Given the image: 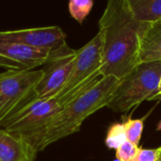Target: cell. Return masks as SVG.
Segmentation results:
<instances>
[{
  "mask_svg": "<svg viewBox=\"0 0 161 161\" xmlns=\"http://www.w3.org/2000/svg\"><path fill=\"white\" fill-rule=\"evenodd\" d=\"M147 24L135 16L127 0H107L99 20L103 39V77L121 80L139 64L140 39Z\"/></svg>",
  "mask_w": 161,
  "mask_h": 161,
  "instance_id": "obj_1",
  "label": "cell"
},
{
  "mask_svg": "<svg viewBox=\"0 0 161 161\" xmlns=\"http://www.w3.org/2000/svg\"><path fill=\"white\" fill-rule=\"evenodd\" d=\"M119 82V80L112 76L98 80L65 104L36 136L32 145L40 152L51 143L78 132L86 118L107 106Z\"/></svg>",
  "mask_w": 161,
  "mask_h": 161,
  "instance_id": "obj_2",
  "label": "cell"
},
{
  "mask_svg": "<svg viewBox=\"0 0 161 161\" xmlns=\"http://www.w3.org/2000/svg\"><path fill=\"white\" fill-rule=\"evenodd\" d=\"M161 80V62L139 63L119 85L106 107L126 112L145 100L152 101L158 91Z\"/></svg>",
  "mask_w": 161,
  "mask_h": 161,
  "instance_id": "obj_3",
  "label": "cell"
},
{
  "mask_svg": "<svg viewBox=\"0 0 161 161\" xmlns=\"http://www.w3.org/2000/svg\"><path fill=\"white\" fill-rule=\"evenodd\" d=\"M103 34L99 32L83 47L76 50L75 60L67 82L56 98L62 107L103 78Z\"/></svg>",
  "mask_w": 161,
  "mask_h": 161,
  "instance_id": "obj_4",
  "label": "cell"
},
{
  "mask_svg": "<svg viewBox=\"0 0 161 161\" xmlns=\"http://www.w3.org/2000/svg\"><path fill=\"white\" fill-rule=\"evenodd\" d=\"M43 75V69L0 73V125L35 99L34 89Z\"/></svg>",
  "mask_w": 161,
  "mask_h": 161,
  "instance_id": "obj_5",
  "label": "cell"
},
{
  "mask_svg": "<svg viewBox=\"0 0 161 161\" xmlns=\"http://www.w3.org/2000/svg\"><path fill=\"white\" fill-rule=\"evenodd\" d=\"M62 108L56 97L49 99L35 98L4 121L0 128L19 134L32 144L36 136Z\"/></svg>",
  "mask_w": 161,
  "mask_h": 161,
  "instance_id": "obj_6",
  "label": "cell"
},
{
  "mask_svg": "<svg viewBox=\"0 0 161 161\" xmlns=\"http://www.w3.org/2000/svg\"><path fill=\"white\" fill-rule=\"evenodd\" d=\"M76 50L68 46L51 54L42 68L44 75L34 89L36 99H49L59 95L71 73Z\"/></svg>",
  "mask_w": 161,
  "mask_h": 161,
  "instance_id": "obj_7",
  "label": "cell"
},
{
  "mask_svg": "<svg viewBox=\"0 0 161 161\" xmlns=\"http://www.w3.org/2000/svg\"><path fill=\"white\" fill-rule=\"evenodd\" d=\"M65 38L64 31L57 26L0 31V42L21 44L51 53L67 46Z\"/></svg>",
  "mask_w": 161,
  "mask_h": 161,
  "instance_id": "obj_8",
  "label": "cell"
},
{
  "mask_svg": "<svg viewBox=\"0 0 161 161\" xmlns=\"http://www.w3.org/2000/svg\"><path fill=\"white\" fill-rule=\"evenodd\" d=\"M51 52L16 43L0 42V67L7 70H33L45 65Z\"/></svg>",
  "mask_w": 161,
  "mask_h": 161,
  "instance_id": "obj_9",
  "label": "cell"
},
{
  "mask_svg": "<svg viewBox=\"0 0 161 161\" xmlns=\"http://www.w3.org/2000/svg\"><path fill=\"white\" fill-rule=\"evenodd\" d=\"M38 150L23 136L0 128V160L35 161Z\"/></svg>",
  "mask_w": 161,
  "mask_h": 161,
  "instance_id": "obj_10",
  "label": "cell"
},
{
  "mask_svg": "<svg viewBox=\"0 0 161 161\" xmlns=\"http://www.w3.org/2000/svg\"><path fill=\"white\" fill-rule=\"evenodd\" d=\"M161 62V20L148 23L139 47V63Z\"/></svg>",
  "mask_w": 161,
  "mask_h": 161,
  "instance_id": "obj_11",
  "label": "cell"
},
{
  "mask_svg": "<svg viewBox=\"0 0 161 161\" xmlns=\"http://www.w3.org/2000/svg\"><path fill=\"white\" fill-rule=\"evenodd\" d=\"M135 16L141 22L161 20V0H127Z\"/></svg>",
  "mask_w": 161,
  "mask_h": 161,
  "instance_id": "obj_12",
  "label": "cell"
},
{
  "mask_svg": "<svg viewBox=\"0 0 161 161\" xmlns=\"http://www.w3.org/2000/svg\"><path fill=\"white\" fill-rule=\"evenodd\" d=\"M94 5V0H69L68 11L70 15L82 24L90 14Z\"/></svg>",
  "mask_w": 161,
  "mask_h": 161,
  "instance_id": "obj_13",
  "label": "cell"
},
{
  "mask_svg": "<svg viewBox=\"0 0 161 161\" xmlns=\"http://www.w3.org/2000/svg\"><path fill=\"white\" fill-rule=\"evenodd\" d=\"M126 140L127 136L124 123H114L109 127L105 137V145L109 149L117 150Z\"/></svg>",
  "mask_w": 161,
  "mask_h": 161,
  "instance_id": "obj_14",
  "label": "cell"
},
{
  "mask_svg": "<svg viewBox=\"0 0 161 161\" xmlns=\"http://www.w3.org/2000/svg\"><path fill=\"white\" fill-rule=\"evenodd\" d=\"M143 120L144 119H129L124 123L127 140L131 141L132 143L137 146L139 144L140 137L143 132Z\"/></svg>",
  "mask_w": 161,
  "mask_h": 161,
  "instance_id": "obj_15",
  "label": "cell"
},
{
  "mask_svg": "<svg viewBox=\"0 0 161 161\" xmlns=\"http://www.w3.org/2000/svg\"><path fill=\"white\" fill-rule=\"evenodd\" d=\"M138 150V146L126 140L116 150V158L119 161H134Z\"/></svg>",
  "mask_w": 161,
  "mask_h": 161,
  "instance_id": "obj_16",
  "label": "cell"
},
{
  "mask_svg": "<svg viewBox=\"0 0 161 161\" xmlns=\"http://www.w3.org/2000/svg\"><path fill=\"white\" fill-rule=\"evenodd\" d=\"M160 154V147L155 149L138 148L134 161H158Z\"/></svg>",
  "mask_w": 161,
  "mask_h": 161,
  "instance_id": "obj_17",
  "label": "cell"
},
{
  "mask_svg": "<svg viewBox=\"0 0 161 161\" xmlns=\"http://www.w3.org/2000/svg\"><path fill=\"white\" fill-rule=\"evenodd\" d=\"M157 99H161V80H160L159 86H158V91H157L156 95L153 98V100H157Z\"/></svg>",
  "mask_w": 161,
  "mask_h": 161,
  "instance_id": "obj_18",
  "label": "cell"
},
{
  "mask_svg": "<svg viewBox=\"0 0 161 161\" xmlns=\"http://www.w3.org/2000/svg\"><path fill=\"white\" fill-rule=\"evenodd\" d=\"M157 130H158V131L161 130V120L159 121V123H158V125H157Z\"/></svg>",
  "mask_w": 161,
  "mask_h": 161,
  "instance_id": "obj_19",
  "label": "cell"
},
{
  "mask_svg": "<svg viewBox=\"0 0 161 161\" xmlns=\"http://www.w3.org/2000/svg\"><path fill=\"white\" fill-rule=\"evenodd\" d=\"M158 161H161V147H160V154H159V158H158Z\"/></svg>",
  "mask_w": 161,
  "mask_h": 161,
  "instance_id": "obj_20",
  "label": "cell"
},
{
  "mask_svg": "<svg viewBox=\"0 0 161 161\" xmlns=\"http://www.w3.org/2000/svg\"><path fill=\"white\" fill-rule=\"evenodd\" d=\"M114 161H119V160H118V159H117V158H116V159H115V160H114Z\"/></svg>",
  "mask_w": 161,
  "mask_h": 161,
  "instance_id": "obj_21",
  "label": "cell"
},
{
  "mask_svg": "<svg viewBox=\"0 0 161 161\" xmlns=\"http://www.w3.org/2000/svg\"><path fill=\"white\" fill-rule=\"evenodd\" d=\"M0 161H1V160H0Z\"/></svg>",
  "mask_w": 161,
  "mask_h": 161,
  "instance_id": "obj_22",
  "label": "cell"
}]
</instances>
